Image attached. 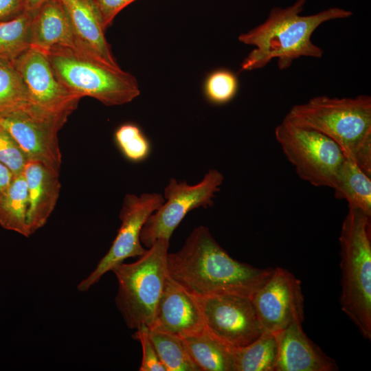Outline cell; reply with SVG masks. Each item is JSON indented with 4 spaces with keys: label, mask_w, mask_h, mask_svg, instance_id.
Instances as JSON below:
<instances>
[{
    "label": "cell",
    "mask_w": 371,
    "mask_h": 371,
    "mask_svg": "<svg viewBox=\"0 0 371 371\" xmlns=\"http://www.w3.org/2000/svg\"><path fill=\"white\" fill-rule=\"evenodd\" d=\"M168 276L196 296L234 293L251 297L273 268L239 262L216 241L208 227L194 228L180 250L168 253Z\"/></svg>",
    "instance_id": "cell-1"
},
{
    "label": "cell",
    "mask_w": 371,
    "mask_h": 371,
    "mask_svg": "<svg viewBox=\"0 0 371 371\" xmlns=\"http://www.w3.org/2000/svg\"><path fill=\"white\" fill-rule=\"evenodd\" d=\"M306 2L297 0L286 8L274 7L262 23L238 36L240 43L254 47L242 61L241 71L263 68L274 58L279 69L284 70L300 57L323 56V49L311 41L313 32L322 23L350 17L352 12L333 7L301 15Z\"/></svg>",
    "instance_id": "cell-2"
},
{
    "label": "cell",
    "mask_w": 371,
    "mask_h": 371,
    "mask_svg": "<svg viewBox=\"0 0 371 371\" xmlns=\"http://www.w3.org/2000/svg\"><path fill=\"white\" fill-rule=\"evenodd\" d=\"M284 120L331 139L371 176V97L319 95L291 108Z\"/></svg>",
    "instance_id": "cell-3"
},
{
    "label": "cell",
    "mask_w": 371,
    "mask_h": 371,
    "mask_svg": "<svg viewBox=\"0 0 371 371\" xmlns=\"http://www.w3.org/2000/svg\"><path fill=\"white\" fill-rule=\"evenodd\" d=\"M371 216L348 207L339 242L341 311L371 339Z\"/></svg>",
    "instance_id": "cell-4"
},
{
    "label": "cell",
    "mask_w": 371,
    "mask_h": 371,
    "mask_svg": "<svg viewBox=\"0 0 371 371\" xmlns=\"http://www.w3.org/2000/svg\"><path fill=\"white\" fill-rule=\"evenodd\" d=\"M45 53L59 81L80 98H93L111 106L131 102L140 94L134 76L77 47H56Z\"/></svg>",
    "instance_id": "cell-5"
},
{
    "label": "cell",
    "mask_w": 371,
    "mask_h": 371,
    "mask_svg": "<svg viewBox=\"0 0 371 371\" xmlns=\"http://www.w3.org/2000/svg\"><path fill=\"white\" fill-rule=\"evenodd\" d=\"M170 240L158 239L139 258L132 263L122 262L111 270L118 290L115 304L127 326L150 328L166 277Z\"/></svg>",
    "instance_id": "cell-6"
},
{
    "label": "cell",
    "mask_w": 371,
    "mask_h": 371,
    "mask_svg": "<svg viewBox=\"0 0 371 371\" xmlns=\"http://www.w3.org/2000/svg\"><path fill=\"white\" fill-rule=\"evenodd\" d=\"M275 137L301 179L315 187H333L346 156L329 137L283 120Z\"/></svg>",
    "instance_id": "cell-7"
},
{
    "label": "cell",
    "mask_w": 371,
    "mask_h": 371,
    "mask_svg": "<svg viewBox=\"0 0 371 371\" xmlns=\"http://www.w3.org/2000/svg\"><path fill=\"white\" fill-rule=\"evenodd\" d=\"M223 181V175L216 169L209 170L194 185L170 179L163 195L166 201L146 221L140 234L141 243L148 248L158 239L170 240L189 212L214 204V198Z\"/></svg>",
    "instance_id": "cell-8"
},
{
    "label": "cell",
    "mask_w": 371,
    "mask_h": 371,
    "mask_svg": "<svg viewBox=\"0 0 371 371\" xmlns=\"http://www.w3.org/2000/svg\"><path fill=\"white\" fill-rule=\"evenodd\" d=\"M67 119L29 104L0 115V125L16 140L29 160L41 162L59 176L62 157L58 133Z\"/></svg>",
    "instance_id": "cell-9"
},
{
    "label": "cell",
    "mask_w": 371,
    "mask_h": 371,
    "mask_svg": "<svg viewBox=\"0 0 371 371\" xmlns=\"http://www.w3.org/2000/svg\"><path fill=\"white\" fill-rule=\"evenodd\" d=\"M159 193L128 194L123 200L119 217L121 225L108 252L95 269L78 285L80 292L87 291L106 272L131 257L141 256L146 251L140 240V234L148 217L164 203Z\"/></svg>",
    "instance_id": "cell-10"
},
{
    "label": "cell",
    "mask_w": 371,
    "mask_h": 371,
    "mask_svg": "<svg viewBox=\"0 0 371 371\" xmlns=\"http://www.w3.org/2000/svg\"><path fill=\"white\" fill-rule=\"evenodd\" d=\"M196 297L205 328L225 344L245 346L264 333L251 297L234 293Z\"/></svg>",
    "instance_id": "cell-11"
},
{
    "label": "cell",
    "mask_w": 371,
    "mask_h": 371,
    "mask_svg": "<svg viewBox=\"0 0 371 371\" xmlns=\"http://www.w3.org/2000/svg\"><path fill=\"white\" fill-rule=\"evenodd\" d=\"M251 299L264 331L278 333L294 322L304 321L301 282L286 269H273Z\"/></svg>",
    "instance_id": "cell-12"
},
{
    "label": "cell",
    "mask_w": 371,
    "mask_h": 371,
    "mask_svg": "<svg viewBox=\"0 0 371 371\" xmlns=\"http://www.w3.org/2000/svg\"><path fill=\"white\" fill-rule=\"evenodd\" d=\"M13 63L25 84L30 104L45 113L69 117L81 98L59 81L45 52L31 47Z\"/></svg>",
    "instance_id": "cell-13"
},
{
    "label": "cell",
    "mask_w": 371,
    "mask_h": 371,
    "mask_svg": "<svg viewBox=\"0 0 371 371\" xmlns=\"http://www.w3.org/2000/svg\"><path fill=\"white\" fill-rule=\"evenodd\" d=\"M205 328L196 297L168 275L149 329L170 333L181 339Z\"/></svg>",
    "instance_id": "cell-14"
},
{
    "label": "cell",
    "mask_w": 371,
    "mask_h": 371,
    "mask_svg": "<svg viewBox=\"0 0 371 371\" xmlns=\"http://www.w3.org/2000/svg\"><path fill=\"white\" fill-rule=\"evenodd\" d=\"M302 323L294 322L277 333L278 349L275 371H335V361L312 341Z\"/></svg>",
    "instance_id": "cell-15"
},
{
    "label": "cell",
    "mask_w": 371,
    "mask_h": 371,
    "mask_svg": "<svg viewBox=\"0 0 371 371\" xmlns=\"http://www.w3.org/2000/svg\"><path fill=\"white\" fill-rule=\"evenodd\" d=\"M72 29L76 47L111 65L119 67L105 38L103 21L93 0H60Z\"/></svg>",
    "instance_id": "cell-16"
},
{
    "label": "cell",
    "mask_w": 371,
    "mask_h": 371,
    "mask_svg": "<svg viewBox=\"0 0 371 371\" xmlns=\"http://www.w3.org/2000/svg\"><path fill=\"white\" fill-rule=\"evenodd\" d=\"M23 175L28 192L27 227L31 236L47 223L58 199L59 176L41 162L28 160Z\"/></svg>",
    "instance_id": "cell-17"
},
{
    "label": "cell",
    "mask_w": 371,
    "mask_h": 371,
    "mask_svg": "<svg viewBox=\"0 0 371 371\" xmlns=\"http://www.w3.org/2000/svg\"><path fill=\"white\" fill-rule=\"evenodd\" d=\"M30 44L45 52L56 47H76L67 12L60 0H45L32 12Z\"/></svg>",
    "instance_id": "cell-18"
},
{
    "label": "cell",
    "mask_w": 371,
    "mask_h": 371,
    "mask_svg": "<svg viewBox=\"0 0 371 371\" xmlns=\"http://www.w3.org/2000/svg\"><path fill=\"white\" fill-rule=\"evenodd\" d=\"M181 340L200 371H234V347L221 341L205 328Z\"/></svg>",
    "instance_id": "cell-19"
},
{
    "label": "cell",
    "mask_w": 371,
    "mask_h": 371,
    "mask_svg": "<svg viewBox=\"0 0 371 371\" xmlns=\"http://www.w3.org/2000/svg\"><path fill=\"white\" fill-rule=\"evenodd\" d=\"M335 197L371 216V176L346 157L332 187Z\"/></svg>",
    "instance_id": "cell-20"
},
{
    "label": "cell",
    "mask_w": 371,
    "mask_h": 371,
    "mask_svg": "<svg viewBox=\"0 0 371 371\" xmlns=\"http://www.w3.org/2000/svg\"><path fill=\"white\" fill-rule=\"evenodd\" d=\"M278 349L277 333L264 331L251 344L234 347V371H275Z\"/></svg>",
    "instance_id": "cell-21"
},
{
    "label": "cell",
    "mask_w": 371,
    "mask_h": 371,
    "mask_svg": "<svg viewBox=\"0 0 371 371\" xmlns=\"http://www.w3.org/2000/svg\"><path fill=\"white\" fill-rule=\"evenodd\" d=\"M28 192L23 173L15 175L0 197V225L3 228L30 236L27 227Z\"/></svg>",
    "instance_id": "cell-22"
},
{
    "label": "cell",
    "mask_w": 371,
    "mask_h": 371,
    "mask_svg": "<svg viewBox=\"0 0 371 371\" xmlns=\"http://www.w3.org/2000/svg\"><path fill=\"white\" fill-rule=\"evenodd\" d=\"M32 12L0 22V60L14 61L31 47L30 24Z\"/></svg>",
    "instance_id": "cell-23"
},
{
    "label": "cell",
    "mask_w": 371,
    "mask_h": 371,
    "mask_svg": "<svg viewBox=\"0 0 371 371\" xmlns=\"http://www.w3.org/2000/svg\"><path fill=\"white\" fill-rule=\"evenodd\" d=\"M148 336L167 371H200L188 353L181 338L149 328Z\"/></svg>",
    "instance_id": "cell-24"
},
{
    "label": "cell",
    "mask_w": 371,
    "mask_h": 371,
    "mask_svg": "<svg viewBox=\"0 0 371 371\" xmlns=\"http://www.w3.org/2000/svg\"><path fill=\"white\" fill-rule=\"evenodd\" d=\"M29 104L26 87L14 63L0 60V115Z\"/></svg>",
    "instance_id": "cell-25"
},
{
    "label": "cell",
    "mask_w": 371,
    "mask_h": 371,
    "mask_svg": "<svg viewBox=\"0 0 371 371\" xmlns=\"http://www.w3.org/2000/svg\"><path fill=\"white\" fill-rule=\"evenodd\" d=\"M115 142L124 156L132 162L139 163L150 154V141L141 128L134 124H124L115 133Z\"/></svg>",
    "instance_id": "cell-26"
},
{
    "label": "cell",
    "mask_w": 371,
    "mask_h": 371,
    "mask_svg": "<svg viewBox=\"0 0 371 371\" xmlns=\"http://www.w3.org/2000/svg\"><path fill=\"white\" fill-rule=\"evenodd\" d=\"M238 89L236 75L227 69H218L207 76L204 93L212 104L222 105L229 102L236 96Z\"/></svg>",
    "instance_id": "cell-27"
},
{
    "label": "cell",
    "mask_w": 371,
    "mask_h": 371,
    "mask_svg": "<svg viewBox=\"0 0 371 371\" xmlns=\"http://www.w3.org/2000/svg\"><path fill=\"white\" fill-rule=\"evenodd\" d=\"M28 160L16 140L0 125V161L15 176L23 173Z\"/></svg>",
    "instance_id": "cell-28"
},
{
    "label": "cell",
    "mask_w": 371,
    "mask_h": 371,
    "mask_svg": "<svg viewBox=\"0 0 371 371\" xmlns=\"http://www.w3.org/2000/svg\"><path fill=\"white\" fill-rule=\"evenodd\" d=\"M133 336L140 342L142 348V360L139 370L167 371L149 338L148 328L142 326L137 329Z\"/></svg>",
    "instance_id": "cell-29"
},
{
    "label": "cell",
    "mask_w": 371,
    "mask_h": 371,
    "mask_svg": "<svg viewBox=\"0 0 371 371\" xmlns=\"http://www.w3.org/2000/svg\"><path fill=\"white\" fill-rule=\"evenodd\" d=\"M101 14L106 30L117 14L135 0H93Z\"/></svg>",
    "instance_id": "cell-30"
},
{
    "label": "cell",
    "mask_w": 371,
    "mask_h": 371,
    "mask_svg": "<svg viewBox=\"0 0 371 371\" xmlns=\"http://www.w3.org/2000/svg\"><path fill=\"white\" fill-rule=\"evenodd\" d=\"M25 10V0H0V22L13 19Z\"/></svg>",
    "instance_id": "cell-31"
},
{
    "label": "cell",
    "mask_w": 371,
    "mask_h": 371,
    "mask_svg": "<svg viewBox=\"0 0 371 371\" xmlns=\"http://www.w3.org/2000/svg\"><path fill=\"white\" fill-rule=\"evenodd\" d=\"M14 177L8 168L0 161V197L8 188Z\"/></svg>",
    "instance_id": "cell-32"
},
{
    "label": "cell",
    "mask_w": 371,
    "mask_h": 371,
    "mask_svg": "<svg viewBox=\"0 0 371 371\" xmlns=\"http://www.w3.org/2000/svg\"><path fill=\"white\" fill-rule=\"evenodd\" d=\"M45 0H25L27 10L33 12Z\"/></svg>",
    "instance_id": "cell-33"
}]
</instances>
